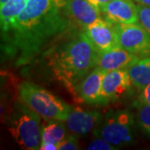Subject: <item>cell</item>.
Here are the masks:
<instances>
[{"instance_id":"obj_17","label":"cell","mask_w":150,"mask_h":150,"mask_svg":"<svg viewBox=\"0 0 150 150\" xmlns=\"http://www.w3.org/2000/svg\"><path fill=\"white\" fill-rule=\"evenodd\" d=\"M137 108V122L145 134L150 135V104L138 100L135 103Z\"/></svg>"},{"instance_id":"obj_9","label":"cell","mask_w":150,"mask_h":150,"mask_svg":"<svg viewBox=\"0 0 150 150\" xmlns=\"http://www.w3.org/2000/svg\"><path fill=\"white\" fill-rule=\"evenodd\" d=\"M105 73L95 67L76 87L74 96L88 104H105L102 96V81Z\"/></svg>"},{"instance_id":"obj_18","label":"cell","mask_w":150,"mask_h":150,"mask_svg":"<svg viewBox=\"0 0 150 150\" xmlns=\"http://www.w3.org/2000/svg\"><path fill=\"white\" fill-rule=\"evenodd\" d=\"M139 22L150 33V8L147 6L138 4Z\"/></svg>"},{"instance_id":"obj_1","label":"cell","mask_w":150,"mask_h":150,"mask_svg":"<svg viewBox=\"0 0 150 150\" xmlns=\"http://www.w3.org/2000/svg\"><path fill=\"white\" fill-rule=\"evenodd\" d=\"M66 0H28L27 5L11 31L17 64L30 62L43 47L69 24L64 11Z\"/></svg>"},{"instance_id":"obj_4","label":"cell","mask_w":150,"mask_h":150,"mask_svg":"<svg viewBox=\"0 0 150 150\" xmlns=\"http://www.w3.org/2000/svg\"><path fill=\"white\" fill-rule=\"evenodd\" d=\"M8 131L18 144L27 150L39 149L40 116L24 103H18L8 118Z\"/></svg>"},{"instance_id":"obj_25","label":"cell","mask_w":150,"mask_h":150,"mask_svg":"<svg viewBox=\"0 0 150 150\" xmlns=\"http://www.w3.org/2000/svg\"><path fill=\"white\" fill-rule=\"evenodd\" d=\"M8 0H0V6L4 5L6 2H8Z\"/></svg>"},{"instance_id":"obj_21","label":"cell","mask_w":150,"mask_h":150,"mask_svg":"<svg viewBox=\"0 0 150 150\" xmlns=\"http://www.w3.org/2000/svg\"><path fill=\"white\" fill-rule=\"evenodd\" d=\"M139 100L150 104V84H149L141 91Z\"/></svg>"},{"instance_id":"obj_5","label":"cell","mask_w":150,"mask_h":150,"mask_svg":"<svg viewBox=\"0 0 150 150\" xmlns=\"http://www.w3.org/2000/svg\"><path fill=\"white\" fill-rule=\"evenodd\" d=\"M134 116L127 110H111L93 130L96 137L105 139L114 147H123L134 142Z\"/></svg>"},{"instance_id":"obj_15","label":"cell","mask_w":150,"mask_h":150,"mask_svg":"<svg viewBox=\"0 0 150 150\" xmlns=\"http://www.w3.org/2000/svg\"><path fill=\"white\" fill-rule=\"evenodd\" d=\"M132 84L142 91L150 84V56L140 59L128 69Z\"/></svg>"},{"instance_id":"obj_8","label":"cell","mask_w":150,"mask_h":150,"mask_svg":"<svg viewBox=\"0 0 150 150\" xmlns=\"http://www.w3.org/2000/svg\"><path fill=\"white\" fill-rule=\"evenodd\" d=\"M83 31L98 54L119 48L112 23L102 18L85 28Z\"/></svg>"},{"instance_id":"obj_20","label":"cell","mask_w":150,"mask_h":150,"mask_svg":"<svg viewBox=\"0 0 150 150\" xmlns=\"http://www.w3.org/2000/svg\"><path fill=\"white\" fill-rule=\"evenodd\" d=\"M79 142L74 135L68 136L63 140L58 147V150H76L79 148Z\"/></svg>"},{"instance_id":"obj_2","label":"cell","mask_w":150,"mask_h":150,"mask_svg":"<svg viewBox=\"0 0 150 150\" xmlns=\"http://www.w3.org/2000/svg\"><path fill=\"white\" fill-rule=\"evenodd\" d=\"M98 53L84 31L78 32L49 57L54 77L75 95V88L97 65Z\"/></svg>"},{"instance_id":"obj_6","label":"cell","mask_w":150,"mask_h":150,"mask_svg":"<svg viewBox=\"0 0 150 150\" xmlns=\"http://www.w3.org/2000/svg\"><path fill=\"white\" fill-rule=\"evenodd\" d=\"M118 47L142 58L150 56V33L139 22L112 24Z\"/></svg>"},{"instance_id":"obj_23","label":"cell","mask_w":150,"mask_h":150,"mask_svg":"<svg viewBox=\"0 0 150 150\" xmlns=\"http://www.w3.org/2000/svg\"><path fill=\"white\" fill-rule=\"evenodd\" d=\"M39 149L42 150H57L58 146L54 144H41Z\"/></svg>"},{"instance_id":"obj_19","label":"cell","mask_w":150,"mask_h":150,"mask_svg":"<svg viewBox=\"0 0 150 150\" xmlns=\"http://www.w3.org/2000/svg\"><path fill=\"white\" fill-rule=\"evenodd\" d=\"M116 149V147L100 137H96L87 148V149L90 150H114Z\"/></svg>"},{"instance_id":"obj_22","label":"cell","mask_w":150,"mask_h":150,"mask_svg":"<svg viewBox=\"0 0 150 150\" xmlns=\"http://www.w3.org/2000/svg\"><path fill=\"white\" fill-rule=\"evenodd\" d=\"M92 4L95 6L97 8H98L101 11L103 8L107 4L108 2H110L111 0H88Z\"/></svg>"},{"instance_id":"obj_24","label":"cell","mask_w":150,"mask_h":150,"mask_svg":"<svg viewBox=\"0 0 150 150\" xmlns=\"http://www.w3.org/2000/svg\"><path fill=\"white\" fill-rule=\"evenodd\" d=\"M135 3H137L138 4L140 5L147 6L150 8V0H134Z\"/></svg>"},{"instance_id":"obj_7","label":"cell","mask_w":150,"mask_h":150,"mask_svg":"<svg viewBox=\"0 0 150 150\" xmlns=\"http://www.w3.org/2000/svg\"><path fill=\"white\" fill-rule=\"evenodd\" d=\"M132 85L128 69L106 72L102 81V96L105 103L123 98Z\"/></svg>"},{"instance_id":"obj_3","label":"cell","mask_w":150,"mask_h":150,"mask_svg":"<svg viewBox=\"0 0 150 150\" xmlns=\"http://www.w3.org/2000/svg\"><path fill=\"white\" fill-rule=\"evenodd\" d=\"M21 101L44 120L67 119L72 106L52 93L30 82H23L19 87Z\"/></svg>"},{"instance_id":"obj_11","label":"cell","mask_w":150,"mask_h":150,"mask_svg":"<svg viewBox=\"0 0 150 150\" xmlns=\"http://www.w3.org/2000/svg\"><path fill=\"white\" fill-rule=\"evenodd\" d=\"M103 116L94 110H84L79 107L71 108L65 120L66 125L75 135H84L94 130L101 123Z\"/></svg>"},{"instance_id":"obj_12","label":"cell","mask_w":150,"mask_h":150,"mask_svg":"<svg viewBox=\"0 0 150 150\" xmlns=\"http://www.w3.org/2000/svg\"><path fill=\"white\" fill-rule=\"evenodd\" d=\"M64 11L71 20L83 29L93 22L101 18V11L88 0H66Z\"/></svg>"},{"instance_id":"obj_14","label":"cell","mask_w":150,"mask_h":150,"mask_svg":"<svg viewBox=\"0 0 150 150\" xmlns=\"http://www.w3.org/2000/svg\"><path fill=\"white\" fill-rule=\"evenodd\" d=\"M28 0H8L4 5L0 6L1 30L8 33L13 30L17 19L27 5Z\"/></svg>"},{"instance_id":"obj_16","label":"cell","mask_w":150,"mask_h":150,"mask_svg":"<svg viewBox=\"0 0 150 150\" xmlns=\"http://www.w3.org/2000/svg\"><path fill=\"white\" fill-rule=\"evenodd\" d=\"M63 122L55 119L45 120L41 126V144H54L59 147L66 138V129Z\"/></svg>"},{"instance_id":"obj_10","label":"cell","mask_w":150,"mask_h":150,"mask_svg":"<svg viewBox=\"0 0 150 150\" xmlns=\"http://www.w3.org/2000/svg\"><path fill=\"white\" fill-rule=\"evenodd\" d=\"M134 0H111L101 9L105 19L112 24H129L139 22L138 5Z\"/></svg>"},{"instance_id":"obj_13","label":"cell","mask_w":150,"mask_h":150,"mask_svg":"<svg viewBox=\"0 0 150 150\" xmlns=\"http://www.w3.org/2000/svg\"><path fill=\"white\" fill-rule=\"evenodd\" d=\"M140 59V57L125 49L116 48L102 54H98L96 67L104 72L125 69L134 65Z\"/></svg>"}]
</instances>
